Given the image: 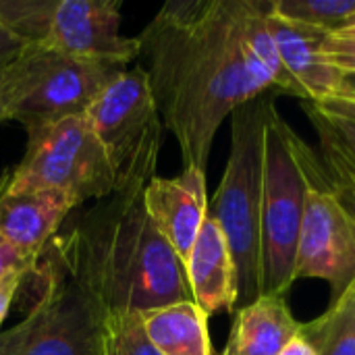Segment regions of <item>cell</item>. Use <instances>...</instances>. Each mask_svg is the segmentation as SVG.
Masks as SVG:
<instances>
[{"label": "cell", "instance_id": "6da1fadb", "mask_svg": "<svg viewBox=\"0 0 355 355\" xmlns=\"http://www.w3.org/2000/svg\"><path fill=\"white\" fill-rule=\"evenodd\" d=\"M137 40L183 166L206 173L223 121L275 87L245 37V0H171Z\"/></svg>", "mask_w": 355, "mask_h": 355}, {"label": "cell", "instance_id": "7a4b0ae2", "mask_svg": "<svg viewBox=\"0 0 355 355\" xmlns=\"http://www.w3.org/2000/svg\"><path fill=\"white\" fill-rule=\"evenodd\" d=\"M144 189L139 183L116 189L58 233L108 314H146L193 302L185 264L152 223Z\"/></svg>", "mask_w": 355, "mask_h": 355}, {"label": "cell", "instance_id": "3957f363", "mask_svg": "<svg viewBox=\"0 0 355 355\" xmlns=\"http://www.w3.org/2000/svg\"><path fill=\"white\" fill-rule=\"evenodd\" d=\"M23 283L29 308L17 327L0 333V355H104L108 312L79 277L60 235Z\"/></svg>", "mask_w": 355, "mask_h": 355}, {"label": "cell", "instance_id": "277c9868", "mask_svg": "<svg viewBox=\"0 0 355 355\" xmlns=\"http://www.w3.org/2000/svg\"><path fill=\"white\" fill-rule=\"evenodd\" d=\"M268 96L262 94L231 114V150L225 175L208 202V216L225 233L239 279V304L262 295V144Z\"/></svg>", "mask_w": 355, "mask_h": 355}, {"label": "cell", "instance_id": "5b68a950", "mask_svg": "<svg viewBox=\"0 0 355 355\" xmlns=\"http://www.w3.org/2000/svg\"><path fill=\"white\" fill-rule=\"evenodd\" d=\"M127 67L67 54L46 46H27L0 75L4 121L27 131L83 116L98 94Z\"/></svg>", "mask_w": 355, "mask_h": 355}, {"label": "cell", "instance_id": "8992f818", "mask_svg": "<svg viewBox=\"0 0 355 355\" xmlns=\"http://www.w3.org/2000/svg\"><path fill=\"white\" fill-rule=\"evenodd\" d=\"M8 191L56 189L81 206L104 200L116 189L112 162L83 116H71L27 131V150L12 173H4Z\"/></svg>", "mask_w": 355, "mask_h": 355}, {"label": "cell", "instance_id": "52a82bcc", "mask_svg": "<svg viewBox=\"0 0 355 355\" xmlns=\"http://www.w3.org/2000/svg\"><path fill=\"white\" fill-rule=\"evenodd\" d=\"M289 123L268 100L262 144V295L287 293L293 285L306 181L287 139Z\"/></svg>", "mask_w": 355, "mask_h": 355}, {"label": "cell", "instance_id": "ba28073f", "mask_svg": "<svg viewBox=\"0 0 355 355\" xmlns=\"http://www.w3.org/2000/svg\"><path fill=\"white\" fill-rule=\"evenodd\" d=\"M289 146L306 181L293 283L322 279L337 300L355 279V223L331 187L324 162L289 125Z\"/></svg>", "mask_w": 355, "mask_h": 355}, {"label": "cell", "instance_id": "9c48e42d", "mask_svg": "<svg viewBox=\"0 0 355 355\" xmlns=\"http://www.w3.org/2000/svg\"><path fill=\"white\" fill-rule=\"evenodd\" d=\"M85 121L112 162L116 189L156 177L164 125L141 67L119 73L92 102Z\"/></svg>", "mask_w": 355, "mask_h": 355}, {"label": "cell", "instance_id": "30bf717a", "mask_svg": "<svg viewBox=\"0 0 355 355\" xmlns=\"http://www.w3.org/2000/svg\"><path fill=\"white\" fill-rule=\"evenodd\" d=\"M121 19L119 0H52L40 46L129 67L139 56V40L121 33Z\"/></svg>", "mask_w": 355, "mask_h": 355}, {"label": "cell", "instance_id": "8fae6325", "mask_svg": "<svg viewBox=\"0 0 355 355\" xmlns=\"http://www.w3.org/2000/svg\"><path fill=\"white\" fill-rule=\"evenodd\" d=\"M144 206L185 264L208 216L206 173L183 168L177 177H154L144 189Z\"/></svg>", "mask_w": 355, "mask_h": 355}, {"label": "cell", "instance_id": "7c38bea8", "mask_svg": "<svg viewBox=\"0 0 355 355\" xmlns=\"http://www.w3.org/2000/svg\"><path fill=\"white\" fill-rule=\"evenodd\" d=\"M266 25L287 73L302 89V102L320 104L339 98L343 75L335 67H331L322 54L329 31L302 25L277 15L272 10V0L268 2Z\"/></svg>", "mask_w": 355, "mask_h": 355}, {"label": "cell", "instance_id": "4fadbf2b", "mask_svg": "<svg viewBox=\"0 0 355 355\" xmlns=\"http://www.w3.org/2000/svg\"><path fill=\"white\" fill-rule=\"evenodd\" d=\"M73 208L75 204L62 191H8L4 177L0 179V235L33 260L58 235Z\"/></svg>", "mask_w": 355, "mask_h": 355}, {"label": "cell", "instance_id": "5bb4252c", "mask_svg": "<svg viewBox=\"0 0 355 355\" xmlns=\"http://www.w3.org/2000/svg\"><path fill=\"white\" fill-rule=\"evenodd\" d=\"M193 302L210 318L216 312H235L239 306V279L229 241L220 227L206 216L185 262Z\"/></svg>", "mask_w": 355, "mask_h": 355}, {"label": "cell", "instance_id": "9a60e30c", "mask_svg": "<svg viewBox=\"0 0 355 355\" xmlns=\"http://www.w3.org/2000/svg\"><path fill=\"white\" fill-rule=\"evenodd\" d=\"M304 329L283 293H266L235 312L220 355H279Z\"/></svg>", "mask_w": 355, "mask_h": 355}, {"label": "cell", "instance_id": "2e32d148", "mask_svg": "<svg viewBox=\"0 0 355 355\" xmlns=\"http://www.w3.org/2000/svg\"><path fill=\"white\" fill-rule=\"evenodd\" d=\"M144 327L162 355H214L208 316L196 302H181L146 312Z\"/></svg>", "mask_w": 355, "mask_h": 355}, {"label": "cell", "instance_id": "e0dca14e", "mask_svg": "<svg viewBox=\"0 0 355 355\" xmlns=\"http://www.w3.org/2000/svg\"><path fill=\"white\" fill-rule=\"evenodd\" d=\"M302 337L318 355H355V279L312 322H304Z\"/></svg>", "mask_w": 355, "mask_h": 355}, {"label": "cell", "instance_id": "ac0fdd59", "mask_svg": "<svg viewBox=\"0 0 355 355\" xmlns=\"http://www.w3.org/2000/svg\"><path fill=\"white\" fill-rule=\"evenodd\" d=\"M272 10L289 21L333 33L349 23L355 0H272Z\"/></svg>", "mask_w": 355, "mask_h": 355}, {"label": "cell", "instance_id": "d6986e66", "mask_svg": "<svg viewBox=\"0 0 355 355\" xmlns=\"http://www.w3.org/2000/svg\"><path fill=\"white\" fill-rule=\"evenodd\" d=\"M314 129L324 131L355 168V102L335 98L329 102H302Z\"/></svg>", "mask_w": 355, "mask_h": 355}, {"label": "cell", "instance_id": "ffe728a7", "mask_svg": "<svg viewBox=\"0 0 355 355\" xmlns=\"http://www.w3.org/2000/svg\"><path fill=\"white\" fill-rule=\"evenodd\" d=\"M102 345L104 355H162L146 333L144 314H108Z\"/></svg>", "mask_w": 355, "mask_h": 355}, {"label": "cell", "instance_id": "44dd1931", "mask_svg": "<svg viewBox=\"0 0 355 355\" xmlns=\"http://www.w3.org/2000/svg\"><path fill=\"white\" fill-rule=\"evenodd\" d=\"M320 141V158L324 162L331 187L335 189L341 206L345 208V212L352 216L355 223V168L354 164L345 158V154L339 150V146L320 129H314Z\"/></svg>", "mask_w": 355, "mask_h": 355}, {"label": "cell", "instance_id": "7402d4cb", "mask_svg": "<svg viewBox=\"0 0 355 355\" xmlns=\"http://www.w3.org/2000/svg\"><path fill=\"white\" fill-rule=\"evenodd\" d=\"M322 54L331 67L341 75L355 73V29H339L329 33L322 46Z\"/></svg>", "mask_w": 355, "mask_h": 355}, {"label": "cell", "instance_id": "603a6c76", "mask_svg": "<svg viewBox=\"0 0 355 355\" xmlns=\"http://www.w3.org/2000/svg\"><path fill=\"white\" fill-rule=\"evenodd\" d=\"M37 260L19 252L6 237L0 235V281L17 272H29Z\"/></svg>", "mask_w": 355, "mask_h": 355}, {"label": "cell", "instance_id": "cb8c5ba5", "mask_svg": "<svg viewBox=\"0 0 355 355\" xmlns=\"http://www.w3.org/2000/svg\"><path fill=\"white\" fill-rule=\"evenodd\" d=\"M27 46L0 23V73L8 69Z\"/></svg>", "mask_w": 355, "mask_h": 355}, {"label": "cell", "instance_id": "d4e9b609", "mask_svg": "<svg viewBox=\"0 0 355 355\" xmlns=\"http://www.w3.org/2000/svg\"><path fill=\"white\" fill-rule=\"evenodd\" d=\"M25 275H27V272H17V275L6 277L4 281H0V327H2V322H4V318H6V314H8V308H10V304H12L17 291H19L21 285H23Z\"/></svg>", "mask_w": 355, "mask_h": 355}, {"label": "cell", "instance_id": "484cf974", "mask_svg": "<svg viewBox=\"0 0 355 355\" xmlns=\"http://www.w3.org/2000/svg\"><path fill=\"white\" fill-rule=\"evenodd\" d=\"M279 355H318L316 354V349L302 337V333L295 337V339H291L285 347H283V352Z\"/></svg>", "mask_w": 355, "mask_h": 355}, {"label": "cell", "instance_id": "4316f807", "mask_svg": "<svg viewBox=\"0 0 355 355\" xmlns=\"http://www.w3.org/2000/svg\"><path fill=\"white\" fill-rule=\"evenodd\" d=\"M339 98L355 102V73L354 75H343V83H341Z\"/></svg>", "mask_w": 355, "mask_h": 355}, {"label": "cell", "instance_id": "83f0119b", "mask_svg": "<svg viewBox=\"0 0 355 355\" xmlns=\"http://www.w3.org/2000/svg\"><path fill=\"white\" fill-rule=\"evenodd\" d=\"M343 29H355V15L352 17V19H349V23H347V25H345Z\"/></svg>", "mask_w": 355, "mask_h": 355}, {"label": "cell", "instance_id": "f1b7e54d", "mask_svg": "<svg viewBox=\"0 0 355 355\" xmlns=\"http://www.w3.org/2000/svg\"><path fill=\"white\" fill-rule=\"evenodd\" d=\"M2 75V73H0ZM0 123H4V116H2V110H0Z\"/></svg>", "mask_w": 355, "mask_h": 355}]
</instances>
